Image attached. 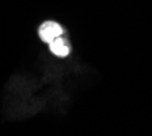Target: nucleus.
<instances>
[{
    "label": "nucleus",
    "instance_id": "nucleus-1",
    "mask_svg": "<svg viewBox=\"0 0 152 136\" xmlns=\"http://www.w3.org/2000/svg\"><path fill=\"white\" fill-rule=\"evenodd\" d=\"M64 33V29L61 27L57 22H53V21H46L44 22L39 29H38V34H39V38H41L44 42H49L53 41L54 38L61 37Z\"/></svg>",
    "mask_w": 152,
    "mask_h": 136
},
{
    "label": "nucleus",
    "instance_id": "nucleus-2",
    "mask_svg": "<svg viewBox=\"0 0 152 136\" xmlns=\"http://www.w3.org/2000/svg\"><path fill=\"white\" fill-rule=\"evenodd\" d=\"M49 49H50L52 53L58 57H65L69 54V45L61 37H57L53 41L49 42Z\"/></svg>",
    "mask_w": 152,
    "mask_h": 136
}]
</instances>
